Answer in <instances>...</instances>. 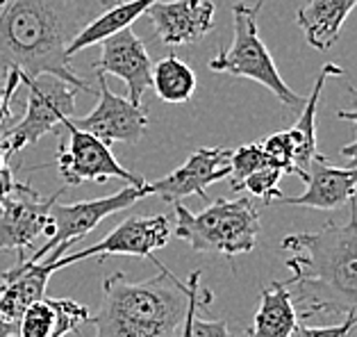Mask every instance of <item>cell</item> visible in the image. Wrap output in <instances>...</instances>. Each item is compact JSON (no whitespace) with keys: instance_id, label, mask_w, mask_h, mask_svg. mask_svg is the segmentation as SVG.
Segmentation results:
<instances>
[{"instance_id":"obj_32","label":"cell","mask_w":357,"mask_h":337,"mask_svg":"<svg viewBox=\"0 0 357 337\" xmlns=\"http://www.w3.org/2000/svg\"><path fill=\"white\" fill-rule=\"evenodd\" d=\"M7 164H10V155H7L3 149H0V174H3V169L7 167Z\"/></svg>"},{"instance_id":"obj_31","label":"cell","mask_w":357,"mask_h":337,"mask_svg":"<svg viewBox=\"0 0 357 337\" xmlns=\"http://www.w3.org/2000/svg\"><path fill=\"white\" fill-rule=\"evenodd\" d=\"M10 105H12V98L5 96V93H0V135H3V128H5V123L12 117Z\"/></svg>"},{"instance_id":"obj_3","label":"cell","mask_w":357,"mask_h":337,"mask_svg":"<svg viewBox=\"0 0 357 337\" xmlns=\"http://www.w3.org/2000/svg\"><path fill=\"white\" fill-rule=\"evenodd\" d=\"M158 276L132 283L126 274H112L102 283V304L89 322L96 337H180L189 292L158 257H151Z\"/></svg>"},{"instance_id":"obj_18","label":"cell","mask_w":357,"mask_h":337,"mask_svg":"<svg viewBox=\"0 0 357 337\" xmlns=\"http://www.w3.org/2000/svg\"><path fill=\"white\" fill-rule=\"evenodd\" d=\"M153 3H158V0H116L114 7H109V10H105L98 16H93V19L77 32V37L66 48V55L73 57L80 53V50L100 44V41H105L112 34L130 28Z\"/></svg>"},{"instance_id":"obj_11","label":"cell","mask_w":357,"mask_h":337,"mask_svg":"<svg viewBox=\"0 0 357 337\" xmlns=\"http://www.w3.org/2000/svg\"><path fill=\"white\" fill-rule=\"evenodd\" d=\"M71 123L80 130L96 135L109 146L114 142L137 144L142 142L148 128V117L142 105H135L130 98L116 96L109 89L107 77L98 73V103L86 117H71Z\"/></svg>"},{"instance_id":"obj_29","label":"cell","mask_w":357,"mask_h":337,"mask_svg":"<svg viewBox=\"0 0 357 337\" xmlns=\"http://www.w3.org/2000/svg\"><path fill=\"white\" fill-rule=\"evenodd\" d=\"M16 187H19V183H16V178H14V169L7 164L3 169V174H0V207H3V201L7 196L14 194Z\"/></svg>"},{"instance_id":"obj_28","label":"cell","mask_w":357,"mask_h":337,"mask_svg":"<svg viewBox=\"0 0 357 337\" xmlns=\"http://www.w3.org/2000/svg\"><path fill=\"white\" fill-rule=\"evenodd\" d=\"M348 91L353 93L355 100H357V89L353 87H348ZM337 119H342V121H353V123H357V110H339L337 112ZM342 158L348 160V167H357V137L351 142V144H346L344 149H342Z\"/></svg>"},{"instance_id":"obj_17","label":"cell","mask_w":357,"mask_h":337,"mask_svg":"<svg viewBox=\"0 0 357 337\" xmlns=\"http://www.w3.org/2000/svg\"><path fill=\"white\" fill-rule=\"evenodd\" d=\"M344 75V68L337 66L333 62H328L324 68L319 71V77L314 82V89H312L310 98H305L303 103V112L298 121L294 123V128L287 130L294 146V167H296V176L298 178H307V167L312 158L317 155V107H319V98L321 91H324V84L328 77H339Z\"/></svg>"},{"instance_id":"obj_15","label":"cell","mask_w":357,"mask_h":337,"mask_svg":"<svg viewBox=\"0 0 357 337\" xmlns=\"http://www.w3.org/2000/svg\"><path fill=\"white\" fill-rule=\"evenodd\" d=\"M305 192L301 196H282L280 203L312 210H337L357 198V167H335L326 155H314L307 167Z\"/></svg>"},{"instance_id":"obj_27","label":"cell","mask_w":357,"mask_h":337,"mask_svg":"<svg viewBox=\"0 0 357 337\" xmlns=\"http://www.w3.org/2000/svg\"><path fill=\"white\" fill-rule=\"evenodd\" d=\"M191 337H232L228 324L219 319V322H207V319H198L194 315L191 319Z\"/></svg>"},{"instance_id":"obj_30","label":"cell","mask_w":357,"mask_h":337,"mask_svg":"<svg viewBox=\"0 0 357 337\" xmlns=\"http://www.w3.org/2000/svg\"><path fill=\"white\" fill-rule=\"evenodd\" d=\"M16 331H19V322L0 313V337H16Z\"/></svg>"},{"instance_id":"obj_12","label":"cell","mask_w":357,"mask_h":337,"mask_svg":"<svg viewBox=\"0 0 357 337\" xmlns=\"http://www.w3.org/2000/svg\"><path fill=\"white\" fill-rule=\"evenodd\" d=\"M230 149H198L189 160L155 183H148L151 196H160L164 203H176L187 196H200L207 201V187L230 176Z\"/></svg>"},{"instance_id":"obj_22","label":"cell","mask_w":357,"mask_h":337,"mask_svg":"<svg viewBox=\"0 0 357 337\" xmlns=\"http://www.w3.org/2000/svg\"><path fill=\"white\" fill-rule=\"evenodd\" d=\"M271 160L268 155L264 153L262 144H246V146H239L237 151H232L230 155V178H232V189L239 192V185L241 180L250 176L252 171L268 167Z\"/></svg>"},{"instance_id":"obj_24","label":"cell","mask_w":357,"mask_h":337,"mask_svg":"<svg viewBox=\"0 0 357 337\" xmlns=\"http://www.w3.org/2000/svg\"><path fill=\"white\" fill-rule=\"evenodd\" d=\"M262 149L268 155L273 167H278L282 174H296V167H294V146L287 130L282 133H275L271 137H266L262 142Z\"/></svg>"},{"instance_id":"obj_9","label":"cell","mask_w":357,"mask_h":337,"mask_svg":"<svg viewBox=\"0 0 357 337\" xmlns=\"http://www.w3.org/2000/svg\"><path fill=\"white\" fill-rule=\"evenodd\" d=\"M171 235H173V226L169 217H164V214H151V217L135 214V217L121 221L100 241H96V244L82 250H75L71 255L57 257V260H53V264L57 271H62L75 262L89 260V257L130 255V257H146V260H151L155 250L169 244Z\"/></svg>"},{"instance_id":"obj_26","label":"cell","mask_w":357,"mask_h":337,"mask_svg":"<svg viewBox=\"0 0 357 337\" xmlns=\"http://www.w3.org/2000/svg\"><path fill=\"white\" fill-rule=\"evenodd\" d=\"M357 326L355 319H344V322L333 326H310L307 322L296 324L289 337H348V333Z\"/></svg>"},{"instance_id":"obj_1","label":"cell","mask_w":357,"mask_h":337,"mask_svg":"<svg viewBox=\"0 0 357 337\" xmlns=\"http://www.w3.org/2000/svg\"><path fill=\"white\" fill-rule=\"evenodd\" d=\"M348 205V223L328 221L317 232H296L280 241L284 264L291 271L282 283L303 322H357V198Z\"/></svg>"},{"instance_id":"obj_2","label":"cell","mask_w":357,"mask_h":337,"mask_svg":"<svg viewBox=\"0 0 357 337\" xmlns=\"http://www.w3.org/2000/svg\"><path fill=\"white\" fill-rule=\"evenodd\" d=\"M96 0H3L0 3V66L21 75H55L89 91L71 68L68 44L89 23Z\"/></svg>"},{"instance_id":"obj_16","label":"cell","mask_w":357,"mask_h":337,"mask_svg":"<svg viewBox=\"0 0 357 337\" xmlns=\"http://www.w3.org/2000/svg\"><path fill=\"white\" fill-rule=\"evenodd\" d=\"M357 7V0H310L296 12V23L305 34V41L314 50H330L339 39L348 14Z\"/></svg>"},{"instance_id":"obj_14","label":"cell","mask_w":357,"mask_h":337,"mask_svg":"<svg viewBox=\"0 0 357 337\" xmlns=\"http://www.w3.org/2000/svg\"><path fill=\"white\" fill-rule=\"evenodd\" d=\"M144 14L164 46H187L212 32L216 7L210 0H158Z\"/></svg>"},{"instance_id":"obj_33","label":"cell","mask_w":357,"mask_h":337,"mask_svg":"<svg viewBox=\"0 0 357 337\" xmlns=\"http://www.w3.org/2000/svg\"><path fill=\"white\" fill-rule=\"evenodd\" d=\"M243 337H248V333H246V335H243Z\"/></svg>"},{"instance_id":"obj_8","label":"cell","mask_w":357,"mask_h":337,"mask_svg":"<svg viewBox=\"0 0 357 337\" xmlns=\"http://www.w3.org/2000/svg\"><path fill=\"white\" fill-rule=\"evenodd\" d=\"M64 130L68 142H59L55 164L66 187H80L84 183H105V180L119 178L128 185H146L142 176L128 171L121 164L109 144L98 140L96 135L80 130L71 123V119L64 121Z\"/></svg>"},{"instance_id":"obj_5","label":"cell","mask_w":357,"mask_h":337,"mask_svg":"<svg viewBox=\"0 0 357 337\" xmlns=\"http://www.w3.org/2000/svg\"><path fill=\"white\" fill-rule=\"evenodd\" d=\"M262 5V0H257V5L237 3L232 7V44L210 59V71L248 77L275 93V98L287 107H303L305 98L282 80L271 53L259 37L257 19Z\"/></svg>"},{"instance_id":"obj_10","label":"cell","mask_w":357,"mask_h":337,"mask_svg":"<svg viewBox=\"0 0 357 337\" xmlns=\"http://www.w3.org/2000/svg\"><path fill=\"white\" fill-rule=\"evenodd\" d=\"M64 192L66 185L53 196H41L30 183H19L14 194L7 196L0 207V250H16V262H23V250L39 237H48L53 232L48 210Z\"/></svg>"},{"instance_id":"obj_13","label":"cell","mask_w":357,"mask_h":337,"mask_svg":"<svg viewBox=\"0 0 357 337\" xmlns=\"http://www.w3.org/2000/svg\"><path fill=\"white\" fill-rule=\"evenodd\" d=\"M100 57L93 62V71L102 75H116L126 82L130 100L135 105H142L146 89L151 87L153 77V59L148 55V48L142 39L126 28L112 34L105 41H100Z\"/></svg>"},{"instance_id":"obj_7","label":"cell","mask_w":357,"mask_h":337,"mask_svg":"<svg viewBox=\"0 0 357 337\" xmlns=\"http://www.w3.org/2000/svg\"><path fill=\"white\" fill-rule=\"evenodd\" d=\"M21 84L28 87V105L19 123L0 137V149L7 155L37 144L41 137L64 130V121L75 114V96L80 89L55 75H21Z\"/></svg>"},{"instance_id":"obj_21","label":"cell","mask_w":357,"mask_h":337,"mask_svg":"<svg viewBox=\"0 0 357 337\" xmlns=\"http://www.w3.org/2000/svg\"><path fill=\"white\" fill-rule=\"evenodd\" d=\"M55 301L50 297H43L34 301L23 310L19 317V331L16 337H53L55 331Z\"/></svg>"},{"instance_id":"obj_34","label":"cell","mask_w":357,"mask_h":337,"mask_svg":"<svg viewBox=\"0 0 357 337\" xmlns=\"http://www.w3.org/2000/svg\"><path fill=\"white\" fill-rule=\"evenodd\" d=\"M0 3H3V0H0Z\"/></svg>"},{"instance_id":"obj_4","label":"cell","mask_w":357,"mask_h":337,"mask_svg":"<svg viewBox=\"0 0 357 337\" xmlns=\"http://www.w3.org/2000/svg\"><path fill=\"white\" fill-rule=\"evenodd\" d=\"M176 226L173 232L198 253H219L237 257L250 253L257 244L259 214L250 198H216L203 212H189L180 201L173 203Z\"/></svg>"},{"instance_id":"obj_6","label":"cell","mask_w":357,"mask_h":337,"mask_svg":"<svg viewBox=\"0 0 357 337\" xmlns=\"http://www.w3.org/2000/svg\"><path fill=\"white\" fill-rule=\"evenodd\" d=\"M151 196V189L146 185H128L119 189L116 194L93 198V201H77V203H59L55 198L48 210L50 226L53 232L46 237L43 246H39L32 253V257H25L23 262H41V260H57L62 257L68 246L80 241L84 235H89L93 228H98L102 221L112 214L137 205L139 201Z\"/></svg>"},{"instance_id":"obj_20","label":"cell","mask_w":357,"mask_h":337,"mask_svg":"<svg viewBox=\"0 0 357 337\" xmlns=\"http://www.w3.org/2000/svg\"><path fill=\"white\" fill-rule=\"evenodd\" d=\"M151 87L155 89L160 100L180 105V103L191 100V96L196 93L198 80L194 68L187 62H182L176 55H167L158 64H153Z\"/></svg>"},{"instance_id":"obj_19","label":"cell","mask_w":357,"mask_h":337,"mask_svg":"<svg viewBox=\"0 0 357 337\" xmlns=\"http://www.w3.org/2000/svg\"><path fill=\"white\" fill-rule=\"evenodd\" d=\"M296 324H298V313L294 308L289 290L282 280H273L262 290L248 337H289Z\"/></svg>"},{"instance_id":"obj_23","label":"cell","mask_w":357,"mask_h":337,"mask_svg":"<svg viewBox=\"0 0 357 337\" xmlns=\"http://www.w3.org/2000/svg\"><path fill=\"white\" fill-rule=\"evenodd\" d=\"M280 178H282V171L278 169V167H273V164H268V167H262V169L252 171L250 176L243 178L241 185H239V192H243V189H246L250 196L262 198L264 203L280 201V198L284 196L280 192V187H278Z\"/></svg>"},{"instance_id":"obj_25","label":"cell","mask_w":357,"mask_h":337,"mask_svg":"<svg viewBox=\"0 0 357 337\" xmlns=\"http://www.w3.org/2000/svg\"><path fill=\"white\" fill-rule=\"evenodd\" d=\"M187 292H189V306H187V315H185V324H182V333L180 337H191V319L198 313V308H205L212 304L214 294L210 290L200 287V271H194L187 280Z\"/></svg>"}]
</instances>
